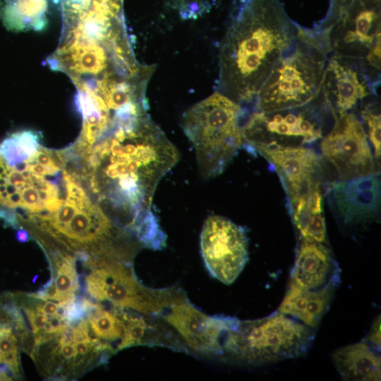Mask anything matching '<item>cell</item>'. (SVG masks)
Wrapping results in <instances>:
<instances>
[{"label": "cell", "instance_id": "1", "mask_svg": "<svg viewBox=\"0 0 381 381\" xmlns=\"http://www.w3.org/2000/svg\"><path fill=\"white\" fill-rule=\"evenodd\" d=\"M97 171L99 200L127 224L154 217L152 201L157 186L179 159L176 147L152 123L140 121L121 128L102 143Z\"/></svg>", "mask_w": 381, "mask_h": 381}, {"label": "cell", "instance_id": "2", "mask_svg": "<svg viewBox=\"0 0 381 381\" xmlns=\"http://www.w3.org/2000/svg\"><path fill=\"white\" fill-rule=\"evenodd\" d=\"M294 28L279 0H243L228 32L223 77L237 99L257 95L293 44Z\"/></svg>", "mask_w": 381, "mask_h": 381}, {"label": "cell", "instance_id": "3", "mask_svg": "<svg viewBox=\"0 0 381 381\" xmlns=\"http://www.w3.org/2000/svg\"><path fill=\"white\" fill-rule=\"evenodd\" d=\"M241 114L238 104L217 92L184 114L182 127L195 148L203 179L222 173L244 144L239 125Z\"/></svg>", "mask_w": 381, "mask_h": 381}, {"label": "cell", "instance_id": "4", "mask_svg": "<svg viewBox=\"0 0 381 381\" xmlns=\"http://www.w3.org/2000/svg\"><path fill=\"white\" fill-rule=\"evenodd\" d=\"M315 329L275 311L262 318L240 321L226 342L222 361L260 365L305 355Z\"/></svg>", "mask_w": 381, "mask_h": 381}, {"label": "cell", "instance_id": "5", "mask_svg": "<svg viewBox=\"0 0 381 381\" xmlns=\"http://www.w3.org/2000/svg\"><path fill=\"white\" fill-rule=\"evenodd\" d=\"M85 286L89 295L113 307L131 310L148 315H159L184 292L178 287L151 288L143 284L131 263L113 261L90 266Z\"/></svg>", "mask_w": 381, "mask_h": 381}, {"label": "cell", "instance_id": "6", "mask_svg": "<svg viewBox=\"0 0 381 381\" xmlns=\"http://www.w3.org/2000/svg\"><path fill=\"white\" fill-rule=\"evenodd\" d=\"M324 78V61L315 54L297 49L282 56L257 94L260 111L286 110L306 104L315 97Z\"/></svg>", "mask_w": 381, "mask_h": 381}, {"label": "cell", "instance_id": "7", "mask_svg": "<svg viewBox=\"0 0 381 381\" xmlns=\"http://www.w3.org/2000/svg\"><path fill=\"white\" fill-rule=\"evenodd\" d=\"M162 316L188 351L220 360L229 336L241 321L231 316L206 315L192 304L185 293Z\"/></svg>", "mask_w": 381, "mask_h": 381}, {"label": "cell", "instance_id": "8", "mask_svg": "<svg viewBox=\"0 0 381 381\" xmlns=\"http://www.w3.org/2000/svg\"><path fill=\"white\" fill-rule=\"evenodd\" d=\"M200 247L209 272L225 284L236 279L248 260L246 231L219 215H211L205 221Z\"/></svg>", "mask_w": 381, "mask_h": 381}, {"label": "cell", "instance_id": "9", "mask_svg": "<svg viewBox=\"0 0 381 381\" xmlns=\"http://www.w3.org/2000/svg\"><path fill=\"white\" fill-rule=\"evenodd\" d=\"M322 156L330 162L340 180L375 173L365 132L353 113H346L321 143Z\"/></svg>", "mask_w": 381, "mask_h": 381}, {"label": "cell", "instance_id": "10", "mask_svg": "<svg viewBox=\"0 0 381 381\" xmlns=\"http://www.w3.org/2000/svg\"><path fill=\"white\" fill-rule=\"evenodd\" d=\"M274 168L279 176L290 205L319 189L321 166L318 155L303 147L283 146L275 142L251 146Z\"/></svg>", "mask_w": 381, "mask_h": 381}, {"label": "cell", "instance_id": "11", "mask_svg": "<svg viewBox=\"0 0 381 381\" xmlns=\"http://www.w3.org/2000/svg\"><path fill=\"white\" fill-rule=\"evenodd\" d=\"M380 173L334 183L330 201L339 217L346 225L365 223L375 218L380 210Z\"/></svg>", "mask_w": 381, "mask_h": 381}, {"label": "cell", "instance_id": "12", "mask_svg": "<svg viewBox=\"0 0 381 381\" xmlns=\"http://www.w3.org/2000/svg\"><path fill=\"white\" fill-rule=\"evenodd\" d=\"M291 284L317 290L340 282V270L329 250L315 241L302 240L291 272Z\"/></svg>", "mask_w": 381, "mask_h": 381}, {"label": "cell", "instance_id": "13", "mask_svg": "<svg viewBox=\"0 0 381 381\" xmlns=\"http://www.w3.org/2000/svg\"><path fill=\"white\" fill-rule=\"evenodd\" d=\"M339 283L332 282L317 290L291 283L277 311L315 329L328 310Z\"/></svg>", "mask_w": 381, "mask_h": 381}, {"label": "cell", "instance_id": "14", "mask_svg": "<svg viewBox=\"0 0 381 381\" xmlns=\"http://www.w3.org/2000/svg\"><path fill=\"white\" fill-rule=\"evenodd\" d=\"M332 358L343 380H380V356L378 351L363 340L338 349L332 353Z\"/></svg>", "mask_w": 381, "mask_h": 381}, {"label": "cell", "instance_id": "15", "mask_svg": "<svg viewBox=\"0 0 381 381\" xmlns=\"http://www.w3.org/2000/svg\"><path fill=\"white\" fill-rule=\"evenodd\" d=\"M47 0H0V20L11 32L42 30L47 25Z\"/></svg>", "mask_w": 381, "mask_h": 381}, {"label": "cell", "instance_id": "16", "mask_svg": "<svg viewBox=\"0 0 381 381\" xmlns=\"http://www.w3.org/2000/svg\"><path fill=\"white\" fill-rule=\"evenodd\" d=\"M291 207L294 224L301 239L326 243L327 229L320 189L307 198L298 199Z\"/></svg>", "mask_w": 381, "mask_h": 381}, {"label": "cell", "instance_id": "17", "mask_svg": "<svg viewBox=\"0 0 381 381\" xmlns=\"http://www.w3.org/2000/svg\"><path fill=\"white\" fill-rule=\"evenodd\" d=\"M52 260L51 279L35 294L61 302L73 301L79 289L75 259L69 255H60Z\"/></svg>", "mask_w": 381, "mask_h": 381}, {"label": "cell", "instance_id": "18", "mask_svg": "<svg viewBox=\"0 0 381 381\" xmlns=\"http://www.w3.org/2000/svg\"><path fill=\"white\" fill-rule=\"evenodd\" d=\"M327 70L334 74L336 107L341 116L368 94L367 87L359 80L355 70L335 59L329 62Z\"/></svg>", "mask_w": 381, "mask_h": 381}, {"label": "cell", "instance_id": "19", "mask_svg": "<svg viewBox=\"0 0 381 381\" xmlns=\"http://www.w3.org/2000/svg\"><path fill=\"white\" fill-rule=\"evenodd\" d=\"M85 316L91 332L97 338L111 345L116 341L119 344L124 334V327L114 307L112 310H108L93 303Z\"/></svg>", "mask_w": 381, "mask_h": 381}, {"label": "cell", "instance_id": "20", "mask_svg": "<svg viewBox=\"0 0 381 381\" xmlns=\"http://www.w3.org/2000/svg\"><path fill=\"white\" fill-rule=\"evenodd\" d=\"M361 6L356 14L355 31L349 30L344 36L345 43H351L356 41L370 46L373 44L374 35L370 32L375 21L378 20L379 13L373 7H366L360 0Z\"/></svg>", "mask_w": 381, "mask_h": 381}, {"label": "cell", "instance_id": "21", "mask_svg": "<svg viewBox=\"0 0 381 381\" xmlns=\"http://www.w3.org/2000/svg\"><path fill=\"white\" fill-rule=\"evenodd\" d=\"M104 95L108 106L114 109L132 103L129 87L123 83L109 85L104 90Z\"/></svg>", "mask_w": 381, "mask_h": 381}, {"label": "cell", "instance_id": "22", "mask_svg": "<svg viewBox=\"0 0 381 381\" xmlns=\"http://www.w3.org/2000/svg\"><path fill=\"white\" fill-rule=\"evenodd\" d=\"M368 128L369 138L373 145L375 157L380 158L381 154V119L380 115L365 111L363 114Z\"/></svg>", "mask_w": 381, "mask_h": 381}, {"label": "cell", "instance_id": "23", "mask_svg": "<svg viewBox=\"0 0 381 381\" xmlns=\"http://www.w3.org/2000/svg\"><path fill=\"white\" fill-rule=\"evenodd\" d=\"M362 340L368 343L371 347L380 351V317L374 321L370 330Z\"/></svg>", "mask_w": 381, "mask_h": 381}, {"label": "cell", "instance_id": "24", "mask_svg": "<svg viewBox=\"0 0 381 381\" xmlns=\"http://www.w3.org/2000/svg\"><path fill=\"white\" fill-rule=\"evenodd\" d=\"M380 32L375 35V42L369 52L367 59L370 64L377 69H380Z\"/></svg>", "mask_w": 381, "mask_h": 381}, {"label": "cell", "instance_id": "25", "mask_svg": "<svg viewBox=\"0 0 381 381\" xmlns=\"http://www.w3.org/2000/svg\"><path fill=\"white\" fill-rule=\"evenodd\" d=\"M353 1V0H331L332 12L342 14L346 8L350 7Z\"/></svg>", "mask_w": 381, "mask_h": 381}, {"label": "cell", "instance_id": "26", "mask_svg": "<svg viewBox=\"0 0 381 381\" xmlns=\"http://www.w3.org/2000/svg\"><path fill=\"white\" fill-rule=\"evenodd\" d=\"M101 148H102V144H100L99 145H97L94 148L92 149V152L97 153L99 158H100L99 152H100ZM99 164H98L97 167L94 170L96 173H97ZM90 184H91V186H92V191L94 193H98V191H99V182H98L97 174H95V176H92V178L91 179V183Z\"/></svg>", "mask_w": 381, "mask_h": 381}, {"label": "cell", "instance_id": "27", "mask_svg": "<svg viewBox=\"0 0 381 381\" xmlns=\"http://www.w3.org/2000/svg\"><path fill=\"white\" fill-rule=\"evenodd\" d=\"M16 238L18 241L25 243L30 239L28 232L23 229H19L16 234Z\"/></svg>", "mask_w": 381, "mask_h": 381}, {"label": "cell", "instance_id": "28", "mask_svg": "<svg viewBox=\"0 0 381 381\" xmlns=\"http://www.w3.org/2000/svg\"><path fill=\"white\" fill-rule=\"evenodd\" d=\"M12 377L8 371L0 367V380H11Z\"/></svg>", "mask_w": 381, "mask_h": 381}, {"label": "cell", "instance_id": "29", "mask_svg": "<svg viewBox=\"0 0 381 381\" xmlns=\"http://www.w3.org/2000/svg\"><path fill=\"white\" fill-rule=\"evenodd\" d=\"M191 1L189 2L188 4H201V1L202 0H190Z\"/></svg>", "mask_w": 381, "mask_h": 381}, {"label": "cell", "instance_id": "30", "mask_svg": "<svg viewBox=\"0 0 381 381\" xmlns=\"http://www.w3.org/2000/svg\"><path fill=\"white\" fill-rule=\"evenodd\" d=\"M377 1H380V0H377Z\"/></svg>", "mask_w": 381, "mask_h": 381}]
</instances>
